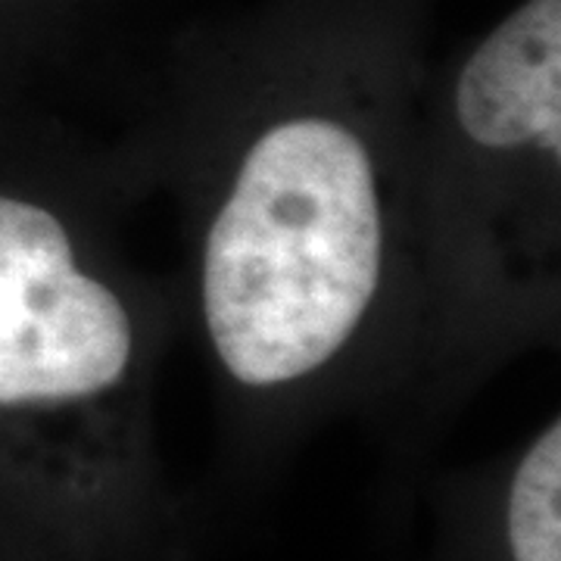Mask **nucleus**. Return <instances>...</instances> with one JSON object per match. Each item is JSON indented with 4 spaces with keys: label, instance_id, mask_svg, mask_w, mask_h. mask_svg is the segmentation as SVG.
I'll list each match as a JSON object with an SVG mask.
<instances>
[{
    "label": "nucleus",
    "instance_id": "obj_4",
    "mask_svg": "<svg viewBox=\"0 0 561 561\" xmlns=\"http://www.w3.org/2000/svg\"><path fill=\"white\" fill-rule=\"evenodd\" d=\"M0 561H16V559H13V556H10V552H7V549L0 546Z\"/></svg>",
    "mask_w": 561,
    "mask_h": 561
},
{
    "label": "nucleus",
    "instance_id": "obj_3",
    "mask_svg": "<svg viewBox=\"0 0 561 561\" xmlns=\"http://www.w3.org/2000/svg\"><path fill=\"white\" fill-rule=\"evenodd\" d=\"M412 353L383 431L405 483L512 362L561 324V0H524L421 101Z\"/></svg>",
    "mask_w": 561,
    "mask_h": 561
},
{
    "label": "nucleus",
    "instance_id": "obj_2",
    "mask_svg": "<svg viewBox=\"0 0 561 561\" xmlns=\"http://www.w3.org/2000/svg\"><path fill=\"white\" fill-rule=\"evenodd\" d=\"M144 201L116 147L0 150V546L16 561H184L160 456L175 287L128 241Z\"/></svg>",
    "mask_w": 561,
    "mask_h": 561
},
{
    "label": "nucleus",
    "instance_id": "obj_1",
    "mask_svg": "<svg viewBox=\"0 0 561 561\" xmlns=\"http://www.w3.org/2000/svg\"><path fill=\"white\" fill-rule=\"evenodd\" d=\"M381 44H312L197 79L116 153L179 213L175 300L219 468L272 478L337 421L381 440L412 353L421 98Z\"/></svg>",
    "mask_w": 561,
    "mask_h": 561
}]
</instances>
